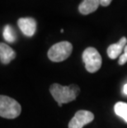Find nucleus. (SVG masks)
Masks as SVG:
<instances>
[{
	"mask_svg": "<svg viewBox=\"0 0 127 128\" xmlns=\"http://www.w3.org/2000/svg\"><path fill=\"white\" fill-rule=\"evenodd\" d=\"M83 60L85 64V68L89 73L98 71L102 66V57L99 52L93 47L86 48L83 53Z\"/></svg>",
	"mask_w": 127,
	"mask_h": 128,
	"instance_id": "nucleus-4",
	"label": "nucleus"
},
{
	"mask_svg": "<svg viewBox=\"0 0 127 128\" xmlns=\"http://www.w3.org/2000/svg\"><path fill=\"white\" fill-rule=\"evenodd\" d=\"M2 36H3L4 40L6 42L10 43H13L16 40V39H17L14 29L10 25H6L4 26L3 32H2Z\"/></svg>",
	"mask_w": 127,
	"mask_h": 128,
	"instance_id": "nucleus-11",
	"label": "nucleus"
},
{
	"mask_svg": "<svg viewBox=\"0 0 127 128\" xmlns=\"http://www.w3.org/2000/svg\"><path fill=\"white\" fill-rule=\"evenodd\" d=\"M100 5L99 0H83L78 6V11L81 14L88 15L95 12Z\"/></svg>",
	"mask_w": 127,
	"mask_h": 128,
	"instance_id": "nucleus-8",
	"label": "nucleus"
},
{
	"mask_svg": "<svg viewBox=\"0 0 127 128\" xmlns=\"http://www.w3.org/2000/svg\"><path fill=\"white\" fill-rule=\"evenodd\" d=\"M60 32H64V29H61L60 30Z\"/></svg>",
	"mask_w": 127,
	"mask_h": 128,
	"instance_id": "nucleus-15",
	"label": "nucleus"
},
{
	"mask_svg": "<svg viewBox=\"0 0 127 128\" xmlns=\"http://www.w3.org/2000/svg\"><path fill=\"white\" fill-rule=\"evenodd\" d=\"M127 62V45L125 46V49H124V53L120 56V59H119V64L123 65L125 64Z\"/></svg>",
	"mask_w": 127,
	"mask_h": 128,
	"instance_id": "nucleus-12",
	"label": "nucleus"
},
{
	"mask_svg": "<svg viewBox=\"0 0 127 128\" xmlns=\"http://www.w3.org/2000/svg\"><path fill=\"white\" fill-rule=\"evenodd\" d=\"M80 89L75 84L69 86H62L59 84H54L50 86V92L58 105L61 107L64 103H69L76 99Z\"/></svg>",
	"mask_w": 127,
	"mask_h": 128,
	"instance_id": "nucleus-1",
	"label": "nucleus"
},
{
	"mask_svg": "<svg viewBox=\"0 0 127 128\" xmlns=\"http://www.w3.org/2000/svg\"><path fill=\"white\" fill-rule=\"evenodd\" d=\"M17 25L25 36L31 37L36 31V22L32 18H21L17 21Z\"/></svg>",
	"mask_w": 127,
	"mask_h": 128,
	"instance_id": "nucleus-6",
	"label": "nucleus"
},
{
	"mask_svg": "<svg viewBox=\"0 0 127 128\" xmlns=\"http://www.w3.org/2000/svg\"><path fill=\"white\" fill-rule=\"evenodd\" d=\"M123 92L126 95H127V84H126L123 87Z\"/></svg>",
	"mask_w": 127,
	"mask_h": 128,
	"instance_id": "nucleus-14",
	"label": "nucleus"
},
{
	"mask_svg": "<svg viewBox=\"0 0 127 128\" xmlns=\"http://www.w3.org/2000/svg\"><path fill=\"white\" fill-rule=\"evenodd\" d=\"M21 105L15 99L1 95L0 97V116L3 118L13 119L20 115Z\"/></svg>",
	"mask_w": 127,
	"mask_h": 128,
	"instance_id": "nucleus-2",
	"label": "nucleus"
},
{
	"mask_svg": "<svg viewBox=\"0 0 127 128\" xmlns=\"http://www.w3.org/2000/svg\"><path fill=\"white\" fill-rule=\"evenodd\" d=\"M127 43V38L126 36H123L121 38L118 43H115V44H112L109 46L107 48V55L109 58L112 60L117 59V57L121 56L122 50L125 49V46Z\"/></svg>",
	"mask_w": 127,
	"mask_h": 128,
	"instance_id": "nucleus-7",
	"label": "nucleus"
},
{
	"mask_svg": "<svg viewBox=\"0 0 127 128\" xmlns=\"http://www.w3.org/2000/svg\"><path fill=\"white\" fill-rule=\"evenodd\" d=\"M114 111L116 114L120 118L124 119L127 123V103L123 102H118L114 106Z\"/></svg>",
	"mask_w": 127,
	"mask_h": 128,
	"instance_id": "nucleus-10",
	"label": "nucleus"
},
{
	"mask_svg": "<svg viewBox=\"0 0 127 128\" xmlns=\"http://www.w3.org/2000/svg\"><path fill=\"white\" fill-rule=\"evenodd\" d=\"M16 57V52L5 43L0 44V59L2 64H9L13 59Z\"/></svg>",
	"mask_w": 127,
	"mask_h": 128,
	"instance_id": "nucleus-9",
	"label": "nucleus"
},
{
	"mask_svg": "<svg viewBox=\"0 0 127 128\" xmlns=\"http://www.w3.org/2000/svg\"><path fill=\"white\" fill-rule=\"evenodd\" d=\"M93 112L86 110L78 111L69 123V128H83L85 125L93 121Z\"/></svg>",
	"mask_w": 127,
	"mask_h": 128,
	"instance_id": "nucleus-5",
	"label": "nucleus"
},
{
	"mask_svg": "<svg viewBox=\"0 0 127 128\" xmlns=\"http://www.w3.org/2000/svg\"><path fill=\"white\" fill-rule=\"evenodd\" d=\"M100 1V5L103 7H107V6H109L112 2V0H99Z\"/></svg>",
	"mask_w": 127,
	"mask_h": 128,
	"instance_id": "nucleus-13",
	"label": "nucleus"
},
{
	"mask_svg": "<svg viewBox=\"0 0 127 128\" xmlns=\"http://www.w3.org/2000/svg\"><path fill=\"white\" fill-rule=\"evenodd\" d=\"M73 46L69 42H60L52 46L48 50V58L53 62H61L71 55Z\"/></svg>",
	"mask_w": 127,
	"mask_h": 128,
	"instance_id": "nucleus-3",
	"label": "nucleus"
}]
</instances>
